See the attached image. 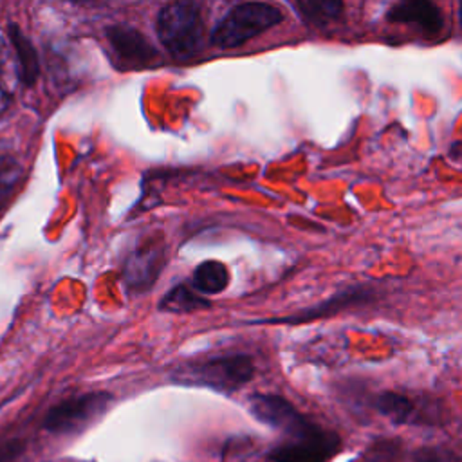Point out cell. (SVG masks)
Returning a JSON list of instances; mask_svg holds the SVG:
<instances>
[{
    "label": "cell",
    "instance_id": "15",
    "mask_svg": "<svg viewBox=\"0 0 462 462\" xmlns=\"http://www.w3.org/2000/svg\"><path fill=\"white\" fill-rule=\"evenodd\" d=\"M292 7L305 22L323 25L336 20L345 5L336 0H300L292 2Z\"/></svg>",
    "mask_w": 462,
    "mask_h": 462
},
{
    "label": "cell",
    "instance_id": "19",
    "mask_svg": "<svg viewBox=\"0 0 462 462\" xmlns=\"http://www.w3.org/2000/svg\"><path fill=\"white\" fill-rule=\"evenodd\" d=\"M368 462H388V460H386L383 455H379L377 458H372V460H368Z\"/></svg>",
    "mask_w": 462,
    "mask_h": 462
},
{
    "label": "cell",
    "instance_id": "2",
    "mask_svg": "<svg viewBox=\"0 0 462 462\" xmlns=\"http://www.w3.org/2000/svg\"><path fill=\"white\" fill-rule=\"evenodd\" d=\"M254 374L253 359L245 354H226L204 361H191L177 368L171 375L180 384L206 386L217 392H236L251 381Z\"/></svg>",
    "mask_w": 462,
    "mask_h": 462
},
{
    "label": "cell",
    "instance_id": "6",
    "mask_svg": "<svg viewBox=\"0 0 462 462\" xmlns=\"http://www.w3.org/2000/svg\"><path fill=\"white\" fill-rule=\"evenodd\" d=\"M164 262V244L157 238H144V242L134 247L125 262L123 278L126 289H130L132 292L150 291V287L161 276Z\"/></svg>",
    "mask_w": 462,
    "mask_h": 462
},
{
    "label": "cell",
    "instance_id": "17",
    "mask_svg": "<svg viewBox=\"0 0 462 462\" xmlns=\"http://www.w3.org/2000/svg\"><path fill=\"white\" fill-rule=\"evenodd\" d=\"M413 462H458V458L451 449L428 446V448H420L413 455Z\"/></svg>",
    "mask_w": 462,
    "mask_h": 462
},
{
    "label": "cell",
    "instance_id": "12",
    "mask_svg": "<svg viewBox=\"0 0 462 462\" xmlns=\"http://www.w3.org/2000/svg\"><path fill=\"white\" fill-rule=\"evenodd\" d=\"M20 81L14 51L0 38V116L9 108Z\"/></svg>",
    "mask_w": 462,
    "mask_h": 462
},
{
    "label": "cell",
    "instance_id": "3",
    "mask_svg": "<svg viewBox=\"0 0 462 462\" xmlns=\"http://www.w3.org/2000/svg\"><path fill=\"white\" fill-rule=\"evenodd\" d=\"M285 18L283 11L265 2H244L231 7L211 29L209 42L220 49L238 47L251 38L276 27Z\"/></svg>",
    "mask_w": 462,
    "mask_h": 462
},
{
    "label": "cell",
    "instance_id": "9",
    "mask_svg": "<svg viewBox=\"0 0 462 462\" xmlns=\"http://www.w3.org/2000/svg\"><path fill=\"white\" fill-rule=\"evenodd\" d=\"M386 20L392 23H404L419 27L424 36H437L444 27V16L440 9L426 0H408L392 5L386 13Z\"/></svg>",
    "mask_w": 462,
    "mask_h": 462
},
{
    "label": "cell",
    "instance_id": "14",
    "mask_svg": "<svg viewBox=\"0 0 462 462\" xmlns=\"http://www.w3.org/2000/svg\"><path fill=\"white\" fill-rule=\"evenodd\" d=\"M375 408L381 415L388 417L395 424H408L417 420V408L415 402L397 392H383L375 399Z\"/></svg>",
    "mask_w": 462,
    "mask_h": 462
},
{
    "label": "cell",
    "instance_id": "10",
    "mask_svg": "<svg viewBox=\"0 0 462 462\" xmlns=\"http://www.w3.org/2000/svg\"><path fill=\"white\" fill-rule=\"evenodd\" d=\"M366 300V294L365 291H354V289H348V291H341L337 294H334L332 298L310 307V309H305L298 314H292V316H287V318H276V319H265L262 323H305V321H312V319H319V318H327V316H332L346 307H352V305H357L361 301Z\"/></svg>",
    "mask_w": 462,
    "mask_h": 462
},
{
    "label": "cell",
    "instance_id": "16",
    "mask_svg": "<svg viewBox=\"0 0 462 462\" xmlns=\"http://www.w3.org/2000/svg\"><path fill=\"white\" fill-rule=\"evenodd\" d=\"M20 179V166L13 157H0V202L7 199Z\"/></svg>",
    "mask_w": 462,
    "mask_h": 462
},
{
    "label": "cell",
    "instance_id": "18",
    "mask_svg": "<svg viewBox=\"0 0 462 462\" xmlns=\"http://www.w3.org/2000/svg\"><path fill=\"white\" fill-rule=\"evenodd\" d=\"M20 449H22V446H20L18 442L2 446V448H0V462H9Z\"/></svg>",
    "mask_w": 462,
    "mask_h": 462
},
{
    "label": "cell",
    "instance_id": "11",
    "mask_svg": "<svg viewBox=\"0 0 462 462\" xmlns=\"http://www.w3.org/2000/svg\"><path fill=\"white\" fill-rule=\"evenodd\" d=\"M229 285V271L222 262L208 260L197 265L191 276V289L199 294H218Z\"/></svg>",
    "mask_w": 462,
    "mask_h": 462
},
{
    "label": "cell",
    "instance_id": "5",
    "mask_svg": "<svg viewBox=\"0 0 462 462\" xmlns=\"http://www.w3.org/2000/svg\"><path fill=\"white\" fill-rule=\"evenodd\" d=\"M249 410L258 420L276 430H282L289 439L310 435L319 428L318 424L303 417L289 401H285L280 395L256 393L249 399Z\"/></svg>",
    "mask_w": 462,
    "mask_h": 462
},
{
    "label": "cell",
    "instance_id": "1",
    "mask_svg": "<svg viewBox=\"0 0 462 462\" xmlns=\"http://www.w3.org/2000/svg\"><path fill=\"white\" fill-rule=\"evenodd\" d=\"M159 42L164 49L179 58L186 60L202 51L206 36V22L202 7L197 2H171L166 4L155 20Z\"/></svg>",
    "mask_w": 462,
    "mask_h": 462
},
{
    "label": "cell",
    "instance_id": "13",
    "mask_svg": "<svg viewBox=\"0 0 462 462\" xmlns=\"http://www.w3.org/2000/svg\"><path fill=\"white\" fill-rule=\"evenodd\" d=\"M208 307H209V301L206 298H202V294L193 291L191 285H186V283L171 287L159 301V310L171 312V314L193 312V310L208 309Z\"/></svg>",
    "mask_w": 462,
    "mask_h": 462
},
{
    "label": "cell",
    "instance_id": "7",
    "mask_svg": "<svg viewBox=\"0 0 462 462\" xmlns=\"http://www.w3.org/2000/svg\"><path fill=\"white\" fill-rule=\"evenodd\" d=\"M108 45L121 69H143L155 65L161 58L152 42L135 27L116 23L106 29Z\"/></svg>",
    "mask_w": 462,
    "mask_h": 462
},
{
    "label": "cell",
    "instance_id": "4",
    "mask_svg": "<svg viewBox=\"0 0 462 462\" xmlns=\"http://www.w3.org/2000/svg\"><path fill=\"white\" fill-rule=\"evenodd\" d=\"M112 402V395L106 392H90L78 397H70L56 404L45 417L43 426L52 433H76L94 422L106 411Z\"/></svg>",
    "mask_w": 462,
    "mask_h": 462
},
{
    "label": "cell",
    "instance_id": "8",
    "mask_svg": "<svg viewBox=\"0 0 462 462\" xmlns=\"http://www.w3.org/2000/svg\"><path fill=\"white\" fill-rule=\"evenodd\" d=\"M339 437L332 431L318 428L314 433L289 439L287 442L271 449L273 462H328L339 451Z\"/></svg>",
    "mask_w": 462,
    "mask_h": 462
}]
</instances>
